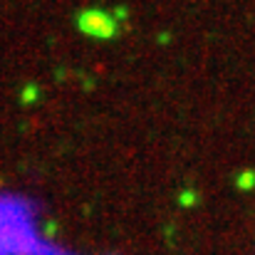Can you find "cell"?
<instances>
[{"mask_svg":"<svg viewBox=\"0 0 255 255\" xmlns=\"http://www.w3.org/2000/svg\"><path fill=\"white\" fill-rule=\"evenodd\" d=\"M80 27L85 32H92V35H99V37H109L114 32V22L104 15V12H85L80 17Z\"/></svg>","mask_w":255,"mask_h":255,"instance_id":"obj_1","label":"cell"}]
</instances>
